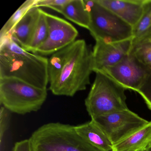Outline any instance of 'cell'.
I'll list each match as a JSON object with an SVG mask.
<instances>
[{
	"mask_svg": "<svg viewBox=\"0 0 151 151\" xmlns=\"http://www.w3.org/2000/svg\"><path fill=\"white\" fill-rule=\"evenodd\" d=\"M84 2L91 15L88 30L95 40L115 42L132 38L133 28L130 25L96 0Z\"/></svg>",
	"mask_w": 151,
	"mask_h": 151,
	"instance_id": "8992f818",
	"label": "cell"
},
{
	"mask_svg": "<svg viewBox=\"0 0 151 151\" xmlns=\"http://www.w3.org/2000/svg\"><path fill=\"white\" fill-rule=\"evenodd\" d=\"M113 145L146 125L148 121L128 109L91 118Z\"/></svg>",
	"mask_w": 151,
	"mask_h": 151,
	"instance_id": "52a82bcc",
	"label": "cell"
},
{
	"mask_svg": "<svg viewBox=\"0 0 151 151\" xmlns=\"http://www.w3.org/2000/svg\"><path fill=\"white\" fill-rule=\"evenodd\" d=\"M7 109L1 106L0 110V142L2 143L3 137L8 129L9 122V112Z\"/></svg>",
	"mask_w": 151,
	"mask_h": 151,
	"instance_id": "44dd1931",
	"label": "cell"
},
{
	"mask_svg": "<svg viewBox=\"0 0 151 151\" xmlns=\"http://www.w3.org/2000/svg\"><path fill=\"white\" fill-rule=\"evenodd\" d=\"M45 14L47 37L36 53L42 56L52 55L69 45L76 41L78 34L76 28L66 20L47 12Z\"/></svg>",
	"mask_w": 151,
	"mask_h": 151,
	"instance_id": "ba28073f",
	"label": "cell"
},
{
	"mask_svg": "<svg viewBox=\"0 0 151 151\" xmlns=\"http://www.w3.org/2000/svg\"><path fill=\"white\" fill-rule=\"evenodd\" d=\"M36 0H27L17 10L3 26L0 31V39L9 35L17 24L31 9L34 6Z\"/></svg>",
	"mask_w": 151,
	"mask_h": 151,
	"instance_id": "ac0fdd59",
	"label": "cell"
},
{
	"mask_svg": "<svg viewBox=\"0 0 151 151\" xmlns=\"http://www.w3.org/2000/svg\"><path fill=\"white\" fill-rule=\"evenodd\" d=\"M101 72L108 75L126 90L137 92L151 74L130 53L120 62Z\"/></svg>",
	"mask_w": 151,
	"mask_h": 151,
	"instance_id": "9c48e42d",
	"label": "cell"
},
{
	"mask_svg": "<svg viewBox=\"0 0 151 151\" xmlns=\"http://www.w3.org/2000/svg\"><path fill=\"white\" fill-rule=\"evenodd\" d=\"M29 139L32 151H101L83 139L75 126L60 122L42 125Z\"/></svg>",
	"mask_w": 151,
	"mask_h": 151,
	"instance_id": "3957f363",
	"label": "cell"
},
{
	"mask_svg": "<svg viewBox=\"0 0 151 151\" xmlns=\"http://www.w3.org/2000/svg\"><path fill=\"white\" fill-rule=\"evenodd\" d=\"M151 145V121L126 138L113 145L112 151H139Z\"/></svg>",
	"mask_w": 151,
	"mask_h": 151,
	"instance_id": "5bb4252c",
	"label": "cell"
},
{
	"mask_svg": "<svg viewBox=\"0 0 151 151\" xmlns=\"http://www.w3.org/2000/svg\"><path fill=\"white\" fill-rule=\"evenodd\" d=\"M40 10V8L31 9L17 24L9 35L6 36L11 37L26 51L37 25Z\"/></svg>",
	"mask_w": 151,
	"mask_h": 151,
	"instance_id": "7c38bea8",
	"label": "cell"
},
{
	"mask_svg": "<svg viewBox=\"0 0 151 151\" xmlns=\"http://www.w3.org/2000/svg\"><path fill=\"white\" fill-rule=\"evenodd\" d=\"M130 53L151 73V40L143 41L133 47Z\"/></svg>",
	"mask_w": 151,
	"mask_h": 151,
	"instance_id": "d6986e66",
	"label": "cell"
},
{
	"mask_svg": "<svg viewBox=\"0 0 151 151\" xmlns=\"http://www.w3.org/2000/svg\"><path fill=\"white\" fill-rule=\"evenodd\" d=\"M59 13L74 23L89 29L91 15L83 0H70Z\"/></svg>",
	"mask_w": 151,
	"mask_h": 151,
	"instance_id": "9a60e30c",
	"label": "cell"
},
{
	"mask_svg": "<svg viewBox=\"0 0 151 151\" xmlns=\"http://www.w3.org/2000/svg\"><path fill=\"white\" fill-rule=\"evenodd\" d=\"M147 151V149H143V150H140V151Z\"/></svg>",
	"mask_w": 151,
	"mask_h": 151,
	"instance_id": "d4e9b609",
	"label": "cell"
},
{
	"mask_svg": "<svg viewBox=\"0 0 151 151\" xmlns=\"http://www.w3.org/2000/svg\"><path fill=\"white\" fill-rule=\"evenodd\" d=\"M13 151H32L29 139L16 142L13 148Z\"/></svg>",
	"mask_w": 151,
	"mask_h": 151,
	"instance_id": "603a6c76",
	"label": "cell"
},
{
	"mask_svg": "<svg viewBox=\"0 0 151 151\" xmlns=\"http://www.w3.org/2000/svg\"><path fill=\"white\" fill-rule=\"evenodd\" d=\"M149 40H151V0H145L143 15L133 28L132 48Z\"/></svg>",
	"mask_w": 151,
	"mask_h": 151,
	"instance_id": "2e32d148",
	"label": "cell"
},
{
	"mask_svg": "<svg viewBox=\"0 0 151 151\" xmlns=\"http://www.w3.org/2000/svg\"><path fill=\"white\" fill-rule=\"evenodd\" d=\"M96 1L133 28L143 15L145 0H96Z\"/></svg>",
	"mask_w": 151,
	"mask_h": 151,
	"instance_id": "8fae6325",
	"label": "cell"
},
{
	"mask_svg": "<svg viewBox=\"0 0 151 151\" xmlns=\"http://www.w3.org/2000/svg\"><path fill=\"white\" fill-rule=\"evenodd\" d=\"M47 89L13 78H0V103L9 111L24 115L38 111L47 98Z\"/></svg>",
	"mask_w": 151,
	"mask_h": 151,
	"instance_id": "5b68a950",
	"label": "cell"
},
{
	"mask_svg": "<svg viewBox=\"0 0 151 151\" xmlns=\"http://www.w3.org/2000/svg\"><path fill=\"white\" fill-rule=\"evenodd\" d=\"M46 12L40 9L39 17L31 40L26 51L36 54L37 49L45 42L48 34V25Z\"/></svg>",
	"mask_w": 151,
	"mask_h": 151,
	"instance_id": "e0dca14e",
	"label": "cell"
},
{
	"mask_svg": "<svg viewBox=\"0 0 151 151\" xmlns=\"http://www.w3.org/2000/svg\"><path fill=\"white\" fill-rule=\"evenodd\" d=\"M0 39V78H15L47 89L48 58L24 50L10 37Z\"/></svg>",
	"mask_w": 151,
	"mask_h": 151,
	"instance_id": "7a4b0ae2",
	"label": "cell"
},
{
	"mask_svg": "<svg viewBox=\"0 0 151 151\" xmlns=\"http://www.w3.org/2000/svg\"><path fill=\"white\" fill-rule=\"evenodd\" d=\"M49 90L57 96L73 97L86 90L93 71L92 50L85 40H77L48 59Z\"/></svg>",
	"mask_w": 151,
	"mask_h": 151,
	"instance_id": "6da1fadb",
	"label": "cell"
},
{
	"mask_svg": "<svg viewBox=\"0 0 151 151\" xmlns=\"http://www.w3.org/2000/svg\"><path fill=\"white\" fill-rule=\"evenodd\" d=\"M94 82L85 100L91 118L128 109L126 89L101 72H96Z\"/></svg>",
	"mask_w": 151,
	"mask_h": 151,
	"instance_id": "277c9868",
	"label": "cell"
},
{
	"mask_svg": "<svg viewBox=\"0 0 151 151\" xmlns=\"http://www.w3.org/2000/svg\"><path fill=\"white\" fill-rule=\"evenodd\" d=\"M70 0H36L33 8L44 7L51 9L59 13L62 8Z\"/></svg>",
	"mask_w": 151,
	"mask_h": 151,
	"instance_id": "ffe728a7",
	"label": "cell"
},
{
	"mask_svg": "<svg viewBox=\"0 0 151 151\" xmlns=\"http://www.w3.org/2000/svg\"><path fill=\"white\" fill-rule=\"evenodd\" d=\"M77 133L86 142L101 151H112L113 145L93 120L75 126Z\"/></svg>",
	"mask_w": 151,
	"mask_h": 151,
	"instance_id": "4fadbf2b",
	"label": "cell"
},
{
	"mask_svg": "<svg viewBox=\"0 0 151 151\" xmlns=\"http://www.w3.org/2000/svg\"><path fill=\"white\" fill-rule=\"evenodd\" d=\"M93 58V71L102 72L120 62L130 52L132 38L115 42L95 40Z\"/></svg>",
	"mask_w": 151,
	"mask_h": 151,
	"instance_id": "30bf717a",
	"label": "cell"
},
{
	"mask_svg": "<svg viewBox=\"0 0 151 151\" xmlns=\"http://www.w3.org/2000/svg\"><path fill=\"white\" fill-rule=\"evenodd\" d=\"M147 151H151V145L146 148Z\"/></svg>",
	"mask_w": 151,
	"mask_h": 151,
	"instance_id": "cb8c5ba5",
	"label": "cell"
},
{
	"mask_svg": "<svg viewBox=\"0 0 151 151\" xmlns=\"http://www.w3.org/2000/svg\"><path fill=\"white\" fill-rule=\"evenodd\" d=\"M137 93L142 97L148 108L151 110V74Z\"/></svg>",
	"mask_w": 151,
	"mask_h": 151,
	"instance_id": "7402d4cb",
	"label": "cell"
}]
</instances>
